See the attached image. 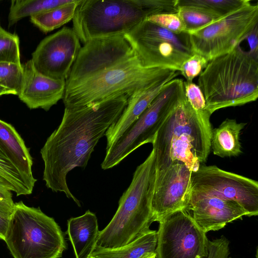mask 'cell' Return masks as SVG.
Here are the masks:
<instances>
[{
  "instance_id": "cell-1",
  "label": "cell",
  "mask_w": 258,
  "mask_h": 258,
  "mask_svg": "<svg viewBox=\"0 0 258 258\" xmlns=\"http://www.w3.org/2000/svg\"><path fill=\"white\" fill-rule=\"evenodd\" d=\"M129 96L124 95L77 108H65L58 127L40 150L43 179L54 192H62L81 207L67 182L73 169L87 165L99 140L120 115Z\"/></svg>"
},
{
  "instance_id": "cell-2",
  "label": "cell",
  "mask_w": 258,
  "mask_h": 258,
  "mask_svg": "<svg viewBox=\"0 0 258 258\" xmlns=\"http://www.w3.org/2000/svg\"><path fill=\"white\" fill-rule=\"evenodd\" d=\"M210 120L201 117L184 95L158 131L152 144L157 170L173 163L184 164L192 172L205 163L211 149Z\"/></svg>"
},
{
  "instance_id": "cell-3",
  "label": "cell",
  "mask_w": 258,
  "mask_h": 258,
  "mask_svg": "<svg viewBox=\"0 0 258 258\" xmlns=\"http://www.w3.org/2000/svg\"><path fill=\"white\" fill-rule=\"evenodd\" d=\"M179 72L146 68L137 55L96 75L66 85L65 108H77L127 95L129 97L175 79Z\"/></svg>"
},
{
  "instance_id": "cell-4",
  "label": "cell",
  "mask_w": 258,
  "mask_h": 258,
  "mask_svg": "<svg viewBox=\"0 0 258 258\" xmlns=\"http://www.w3.org/2000/svg\"><path fill=\"white\" fill-rule=\"evenodd\" d=\"M211 115L228 107L255 101L258 97V58L240 46L209 61L198 85Z\"/></svg>"
},
{
  "instance_id": "cell-5",
  "label": "cell",
  "mask_w": 258,
  "mask_h": 258,
  "mask_svg": "<svg viewBox=\"0 0 258 258\" xmlns=\"http://www.w3.org/2000/svg\"><path fill=\"white\" fill-rule=\"evenodd\" d=\"M156 171L155 153L152 149L145 161L137 167L112 219L100 231L96 246L104 248L121 247L150 229Z\"/></svg>"
},
{
  "instance_id": "cell-6",
  "label": "cell",
  "mask_w": 258,
  "mask_h": 258,
  "mask_svg": "<svg viewBox=\"0 0 258 258\" xmlns=\"http://www.w3.org/2000/svg\"><path fill=\"white\" fill-rule=\"evenodd\" d=\"M4 241L14 258H60L67 248L54 219L22 201L15 203Z\"/></svg>"
},
{
  "instance_id": "cell-7",
  "label": "cell",
  "mask_w": 258,
  "mask_h": 258,
  "mask_svg": "<svg viewBox=\"0 0 258 258\" xmlns=\"http://www.w3.org/2000/svg\"><path fill=\"white\" fill-rule=\"evenodd\" d=\"M152 15L139 0H80L73 29L84 44L94 38L124 35Z\"/></svg>"
},
{
  "instance_id": "cell-8",
  "label": "cell",
  "mask_w": 258,
  "mask_h": 258,
  "mask_svg": "<svg viewBox=\"0 0 258 258\" xmlns=\"http://www.w3.org/2000/svg\"><path fill=\"white\" fill-rule=\"evenodd\" d=\"M183 81L175 78L163 85L139 118L106 150L103 169L117 165L141 146L153 143L159 128L185 94Z\"/></svg>"
},
{
  "instance_id": "cell-9",
  "label": "cell",
  "mask_w": 258,
  "mask_h": 258,
  "mask_svg": "<svg viewBox=\"0 0 258 258\" xmlns=\"http://www.w3.org/2000/svg\"><path fill=\"white\" fill-rule=\"evenodd\" d=\"M123 36L146 68L179 72L194 53L188 33L175 34L146 19Z\"/></svg>"
},
{
  "instance_id": "cell-10",
  "label": "cell",
  "mask_w": 258,
  "mask_h": 258,
  "mask_svg": "<svg viewBox=\"0 0 258 258\" xmlns=\"http://www.w3.org/2000/svg\"><path fill=\"white\" fill-rule=\"evenodd\" d=\"M258 25V5L250 3L197 31L188 33L192 51L209 61L239 45Z\"/></svg>"
},
{
  "instance_id": "cell-11",
  "label": "cell",
  "mask_w": 258,
  "mask_h": 258,
  "mask_svg": "<svg viewBox=\"0 0 258 258\" xmlns=\"http://www.w3.org/2000/svg\"><path fill=\"white\" fill-rule=\"evenodd\" d=\"M191 192L215 196L238 203L248 216L258 215V182L222 170L215 165H200L191 172Z\"/></svg>"
},
{
  "instance_id": "cell-12",
  "label": "cell",
  "mask_w": 258,
  "mask_h": 258,
  "mask_svg": "<svg viewBox=\"0 0 258 258\" xmlns=\"http://www.w3.org/2000/svg\"><path fill=\"white\" fill-rule=\"evenodd\" d=\"M157 231L155 258H205L208 252L206 233L185 210L163 219Z\"/></svg>"
},
{
  "instance_id": "cell-13",
  "label": "cell",
  "mask_w": 258,
  "mask_h": 258,
  "mask_svg": "<svg viewBox=\"0 0 258 258\" xmlns=\"http://www.w3.org/2000/svg\"><path fill=\"white\" fill-rule=\"evenodd\" d=\"M136 55L123 35L91 39L81 47L66 85L91 77Z\"/></svg>"
},
{
  "instance_id": "cell-14",
  "label": "cell",
  "mask_w": 258,
  "mask_h": 258,
  "mask_svg": "<svg viewBox=\"0 0 258 258\" xmlns=\"http://www.w3.org/2000/svg\"><path fill=\"white\" fill-rule=\"evenodd\" d=\"M81 48L80 41L73 29L64 27L42 40L31 60L42 75L66 80Z\"/></svg>"
},
{
  "instance_id": "cell-15",
  "label": "cell",
  "mask_w": 258,
  "mask_h": 258,
  "mask_svg": "<svg viewBox=\"0 0 258 258\" xmlns=\"http://www.w3.org/2000/svg\"><path fill=\"white\" fill-rule=\"evenodd\" d=\"M192 171L184 164L173 163L157 170L152 201L153 222L185 210L191 192Z\"/></svg>"
},
{
  "instance_id": "cell-16",
  "label": "cell",
  "mask_w": 258,
  "mask_h": 258,
  "mask_svg": "<svg viewBox=\"0 0 258 258\" xmlns=\"http://www.w3.org/2000/svg\"><path fill=\"white\" fill-rule=\"evenodd\" d=\"M185 211L204 232L217 231L244 216L246 211L236 202L191 192Z\"/></svg>"
},
{
  "instance_id": "cell-17",
  "label": "cell",
  "mask_w": 258,
  "mask_h": 258,
  "mask_svg": "<svg viewBox=\"0 0 258 258\" xmlns=\"http://www.w3.org/2000/svg\"><path fill=\"white\" fill-rule=\"evenodd\" d=\"M22 66L23 78L18 96L29 109L48 111L63 99L66 80H55L42 75L36 70L31 59Z\"/></svg>"
},
{
  "instance_id": "cell-18",
  "label": "cell",
  "mask_w": 258,
  "mask_h": 258,
  "mask_svg": "<svg viewBox=\"0 0 258 258\" xmlns=\"http://www.w3.org/2000/svg\"><path fill=\"white\" fill-rule=\"evenodd\" d=\"M0 147L33 191L37 180L33 175V161L29 149L15 127L1 119Z\"/></svg>"
},
{
  "instance_id": "cell-19",
  "label": "cell",
  "mask_w": 258,
  "mask_h": 258,
  "mask_svg": "<svg viewBox=\"0 0 258 258\" xmlns=\"http://www.w3.org/2000/svg\"><path fill=\"white\" fill-rule=\"evenodd\" d=\"M164 84L157 85L128 97L125 108L105 134L107 140L106 150L111 147L139 118L156 97Z\"/></svg>"
},
{
  "instance_id": "cell-20",
  "label": "cell",
  "mask_w": 258,
  "mask_h": 258,
  "mask_svg": "<svg viewBox=\"0 0 258 258\" xmlns=\"http://www.w3.org/2000/svg\"><path fill=\"white\" fill-rule=\"evenodd\" d=\"M100 231L97 218L89 210L68 220L67 233L76 258H89L96 244Z\"/></svg>"
},
{
  "instance_id": "cell-21",
  "label": "cell",
  "mask_w": 258,
  "mask_h": 258,
  "mask_svg": "<svg viewBox=\"0 0 258 258\" xmlns=\"http://www.w3.org/2000/svg\"><path fill=\"white\" fill-rule=\"evenodd\" d=\"M246 125L227 118L212 130L210 142L213 154L222 158L239 155L242 153L240 134Z\"/></svg>"
},
{
  "instance_id": "cell-22",
  "label": "cell",
  "mask_w": 258,
  "mask_h": 258,
  "mask_svg": "<svg viewBox=\"0 0 258 258\" xmlns=\"http://www.w3.org/2000/svg\"><path fill=\"white\" fill-rule=\"evenodd\" d=\"M157 240V231L150 229L132 242L121 247L104 248L96 245L89 258H142L155 253Z\"/></svg>"
},
{
  "instance_id": "cell-23",
  "label": "cell",
  "mask_w": 258,
  "mask_h": 258,
  "mask_svg": "<svg viewBox=\"0 0 258 258\" xmlns=\"http://www.w3.org/2000/svg\"><path fill=\"white\" fill-rule=\"evenodd\" d=\"M75 0H13L11 1L8 15L10 27L21 19L31 17L57 7L71 3Z\"/></svg>"
},
{
  "instance_id": "cell-24",
  "label": "cell",
  "mask_w": 258,
  "mask_h": 258,
  "mask_svg": "<svg viewBox=\"0 0 258 258\" xmlns=\"http://www.w3.org/2000/svg\"><path fill=\"white\" fill-rule=\"evenodd\" d=\"M80 0L57 7L30 18L31 22L42 32L47 33L72 20Z\"/></svg>"
},
{
  "instance_id": "cell-25",
  "label": "cell",
  "mask_w": 258,
  "mask_h": 258,
  "mask_svg": "<svg viewBox=\"0 0 258 258\" xmlns=\"http://www.w3.org/2000/svg\"><path fill=\"white\" fill-rule=\"evenodd\" d=\"M0 185L17 196L32 194L18 170L0 147Z\"/></svg>"
},
{
  "instance_id": "cell-26",
  "label": "cell",
  "mask_w": 258,
  "mask_h": 258,
  "mask_svg": "<svg viewBox=\"0 0 258 258\" xmlns=\"http://www.w3.org/2000/svg\"><path fill=\"white\" fill-rule=\"evenodd\" d=\"M177 13L187 33L197 31L223 18L209 10L194 6H179Z\"/></svg>"
},
{
  "instance_id": "cell-27",
  "label": "cell",
  "mask_w": 258,
  "mask_h": 258,
  "mask_svg": "<svg viewBox=\"0 0 258 258\" xmlns=\"http://www.w3.org/2000/svg\"><path fill=\"white\" fill-rule=\"evenodd\" d=\"M249 2L247 0H177L179 6H194L209 10L224 17Z\"/></svg>"
},
{
  "instance_id": "cell-28",
  "label": "cell",
  "mask_w": 258,
  "mask_h": 258,
  "mask_svg": "<svg viewBox=\"0 0 258 258\" xmlns=\"http://www.w3.org/2000/svg\"><path fill=\"white\" fill-rule=\"evenodd\" d=\"M23 69L21 63L0 62V86L18 95L22 86Z\"/></svg>"
},
{
  "instance_id": "cell-29",
  "label": "cell",
  "mask_w": 258,
  "mask_h": 258,
  "mask_svg": "<svg viewBox=\"0 0 258 258\" xmlns=\"http://www.w3.org/2000/svg\"><path fill=\"white\" fill-rule=\"evenodd\" d=\"M0 62L21 63L18 36L3 28L0 30Z\"/></svg>"
},
{
  "instance_id": "cell-30",
  "label": "cell",
  "mask_w": 258,
  "mask_h": 258,
  "mask_svg": "<svg viewBox=\"0 0 258 258\" xmlns=\"http://www.w3.org/2000/svg\"><path fill=\"white\" fill-rule=\"evenodd\" d=\"M186 98L194 110L203 118L210 120L211 114L208 112L205 97L199 87L193 82L183 81Z\"/></svg>"
},
{
  "instance_id": "cell-31",
  "label": "cell",
  "mask_w": 258,
  "mask_h": 258,
  "mask_svg": "<svg viewBox=\"0 0 258 258\" xmlns=\"http://www.w3.org/2000/svg\"><path fill=\"white\" fill-rule=\"evenodd\" d=\"M146 19L177 34L186 32L184 24L177 12L152 15Z\"/></svg>"
},
{
  "instance_id": "cell-32",
  "label": "cell",
  "mask_w": 258,
  "mask_h": 258,
  "mask_svg": "<svg viewBox=\"0 0 258 258\" xmlns=\"http://www.w3.org/2000/svg\"><path fill=\"white\" fill-rule=\"evenodd\" d=\"M209 61L203 56L194 53L182 64L179 73L187 82H193L194 79L202 73Z\"/></svg>"
},
{
  "instance_id": "cell-33",
  "label": "cell",
  "mask_w": 258,
  "mask_h": 258,
  "mask_svg": "<svg viewBox=\"0 0 258 258\" xmlns=\"http://www.w3.org/2000/svg\"><path fill=\"white\" fill-rule=\"evenodd\" d=\"M139 2L152 15L178 12L177 0H139Z\"/></svg>"
},
{
  "instance_id": "cell-34",
  "label": "cell",
  "mask_w": 258,
  "mask_h": 258,
  "mask_svg": "<svg viewBox=\"0 0 258 258\" xmlns=\"http://www.w3.org/2000/svg\"><path fill=\"white\" fill-rule=\"evenodd\" d=\"M229 241L224 236L209 240L208 252L205 258H228L230 253Z\"/></svg>"
},
{
  "instance_id": "cell-35",
  "label": "cell",
  "mask_w": 258,
  "mask_h": 258,
  "mask_svg": "<svg viewBox=\"0 0 258 258\" xmlns=\"http://www.w3.org/2000/svg\"><path fill=\"white\" fill-rule=\"evenodd\" d=\"M14 205L12 191L0 185V210L11 215Z\"/></svg>"
},
{
  "instance_id": "cell-36",
  "label": "cell",
  "mask_w": 258,
  "mask_h": 258,
  "mask_svg": "<svg viewBox=\"0 0 258 258\" xmlns=\"http://www.w3.org/2000/svg\"><path fill=\"white\" fill-rule=\"evenodd\" d=\"M246 40L249 46L248 51L250 54L258 58V27L255 28L247 35Z\"/></svg>"
},
{
  "instance_id": "cell-37",
  "label": "cell",
  "mask_w": 258,
  "mask_h": 258,
  "mask_svg": "<svg viewBox=\"0 0 258 258\" xmlns=\"http://www.w3.org/2000/svg\"><path fill=\"white\" fill-rule=\"evenodd\" d=\"M11 216L0 210V239L4 240Z\"/></svg>"
},
{
  "instance_id": "cell-38",
  "label": "cell",
  "mask_w": 258,
  "mask_h": 258,
  "mask_svg": "<svg viewBox=\"0 0 258 258\" xmlns=\"http://www.w3.org/2000/svg\"><path fill=\"white\" fill-rule=\"evenodd\" d=\"M8 94L15 95L13 91L0 86V96L3 95Z\"/></svg>"
},
{
  "instance_id": "cell-39",
  "label": "cell",
  "mask_w": 258,
  "mask_h": 258,
  "mask_svg": "<svg viewBox=\"0 0 258 258\" xmlns=\"http://www.w3.org/2000/svg\"><path fill=\"white\" fill-rule=\"evenodd\" d=\"M156 257V254L155 253H150L146 254L144 256H143L142 258H155Z\"/></svg>"
},
{
  "instance_id": "cell-40",
  "label": "cell",
  "mask_w": 258,
  "mask_h": 258,
  "mask_svg": "<svg viewBox=\"0 0 258 258\" xmlns=\"http://www.w3.org/2000/svg\"><path fill=\"white\" fill-rule=\"evenodd\" d=\"M3 28L1 26V22H0V30H1Z\"/></svg>"
}]
</instances>
